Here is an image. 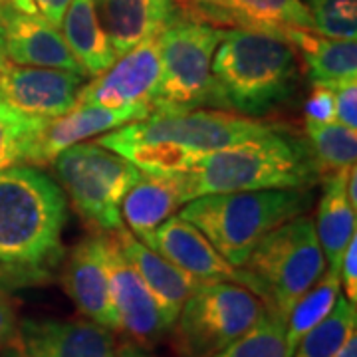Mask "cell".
Wrapping results in <instances>:
<instances>
[{
    "label": "cell",
    "instance_id": "1",
    "mask_svg": "<svg viewBox=\"0 0 357 357\" xmlns=\"http://www.w3.org/2000/svg\"><path fill=\"white\" fill-rule=\"evenodd\" d=\"M68 199L34 165L0 171V276L6 290L40 286L64 260Z\"/></svg>",
    "mask_w": 357,
    "mask_h": 357
},
{
    "label": "cell",
    "instance_id": "2",
    "mask_svg": "<svg viewBox=\"0 0 357 357\" xmlns=\"http://www.w3.org/2000/svg\"><path fill=\"white\" fill-rule=\"evenodd\" d=\"M211 77L217 109L262 119L296 96L298 54L280 36L225 28L211 62Z\"/></svg>",
    "mask_w": 357,
    "mask_h": 357
},
{
    "label": "cell",
    "instance_id": "3",
    "mask_svg": "<svg viewBox=\"0 0 357 357\" xmlns=\"http://www.w3.org/2000/svg\"><path fill=\"white\" fill-rule=\"evenodd\" d=\"M321 169L307 139L278 128L262 137L203 155L183 175L187 203L204 195L314 189Z\"/></svg>",
    "mask_w": 357,
    "mask_h": 357
},
{
    "label": "cell",
    "instance_id": "4",
    "mask_svg": "<svg viewBox=\"0 0 357 357\" xmlns=\"http://www.w3.org/2000/svg\"><path fill=\"white\" fill-rule=\"evenodd\" d=\"M312 203V189L204 195L183 204L178 217L201 230L229 264L243 268L270 230L306 215Z\"/></svg>",
    "mask_w": 357,
    "mask_h": 357
},
{
    "label": "cell",
    "instance_id": "5",
    "mask_svg": "<svg viewBox=\"0 0 357 357\" xmlns=\"http://www.w3.org/2000/svg\"><path fill=\"white\" fill-rule=\"evenodd\" d=\"M243 268L258 282L264 306L286 321L294 304L328 268L314 218L300 215L270 230Z\"/></svg>",
    "mask_w": 357,
    "mask_h": 357
},
{
    "label": "cell",
    "instance_id": "6",
    "mask_svg": "<svg viewBox=\"0 0 357 357\" xmlns=\"http://www.w3.org/2000/svg\"><path fill=\"white\" fill-rule=\"evenodd\" d=\"M56 177L82 220L98 232L123 229L121 203L141 171L98 143H76L52 161Z\"/></svg>",
    "mask_w": 357,
    "mask_h": 357
},
{
    "label": "cell",
    "instance_id": "7",
    "mask_svg": "<svg viewBox=\"0 0 357 357\" xmlns=\"http://www.w3.org/2000/svg\"><path fill=\"white\" fill-rule=\"evenodd\" d=\"M264 312V302L230 282H203L185 300L171 328L177 357H215L241 340Z\"/></svg>",
    "mask_w": 357,
    "mask_h": 357
},
{
    "label": "cell",
    "instance_id": "8",
    "mask_svg": "<svg viewBox=\"0 0 357 357\" xmlns=\"http://www.w3.org/2000/svg\"><path fill=\"white\" fill-rule=\"evenodd\" d=\"M225 28L178 18L159 34L161 77L151 103V114H181L215 107L211 62Z\"/></svg>",
    "mask_w": 357,
    "mask_h": 357
},
{
    "label": "cell",
    "instance_id": "9",
    "mask_svg": "<svg viewBox=\"0 0 357 357\" xmlns=\"http://www.w3.org/2000/svg\"><path fill=\"white\" fill-rule=\"evenodd\" d=\"M131 133L143 139L159 141L183 149L187 153L206 155L244 141L262 137L280 126L266 123L225 109H191L181 114H151L128 123Z\"/></svg>",
    "mask_w": 357,
    "mask_h": 357
},
{
    "label": "cell",
    "instance_id": "10",
    "mask_svg": "<svg viewBox=\"0 0 357 357\" xmlns=\"http://www.w3.org/2000/svg\"><path fill=\"white\" fill-rule=\"evenodd\" d=\"M115 347V332L86 318H28L0 357H114Z\"/></svg>",
    "mask_w": 357,
    "mask_h": 357
},
{
    "label": "cell",
    "instance_id": "11",
    "mask_svg": "<svg viewBox=\"0 0 357 357\" xmlns=\"http://www.w3.org/2000/svg\"><path fill=\"white\" fill-rule=\"evenodd\" d=\"M0 34L10 64L56 68L84 76L62 30L46 20L32 0H0Z\"/></svg>",
    "mask_w": 357,
    "mask_h": 357
},
{
    "label": "cell",
    "instance_id": "12",
    "mask_svg": "<svg viewBox=\"0 0 357 357\" xmlns=\"http://www.w3.org/2000/svg\"><path fill=\"white\" fill-rule=\"evenodd\" d=\"M161 77L159 36L145 40L119 56L103 74L84 84L77 103L103 107H151Z\"/></svg>",
    "mask_w": 357,
    "mask_h": 357
},
{
    "label": "cell",
    "instance_id": "13",
    "mask_svg": "<svg viewBox=\"0 0 357 357\" xmlns=\"http://www.w3.org/2000/svg\"><path fill=\"white\" fill-rule=\"evenodd\" d=\"M62 286L82 318L119 332V316L114 306L107 272V232L93 230L68 255Z\"/></svg>",
    "mask_w": 357,
    "mask_h": 357
},
{
    "label": "cell",
    "instance_id": "14",
    "mask_svg": "<svg viewBox=\"0 0 357 357\" xmlns=\"http://www.w3.org/2000/svg\"><path fill=\"white\" fill-rule=\"evenodd\" d=\"M199 282H230L248 288L260 298L258 282L244 270L229 264L197 227L185 218L171 217L143 243Z\"/></svg>",
    "mask_w": 357,
    "mask_h": 357
},
{
    "label": "cell",
    "instance_id": "15",
    "mask_svg": "<svg viewBox=\"0 0 357 357\" xmlns=\"http://www.w3.org/2000/svg\"><path fill=\"white\" fill-rule=\"evenodd\" d=\"M86 77L56 68L6 66L0 77V102L40 119H56L77 105Z\"/></svg>",
    "mask_w": 357,
    "mask_h": 357
},
{
    "label": "cell",
    "instance_id": "16",
    "mask_svg": "<svg viewBox=\"0 0 357 357\" xmlns=\"http://www.w3.org/2000/svg\"><path fill=\"white\" fill-rule=\"evenodd\" d=\"M107 272H109L114 306L121 326L119 332L128 333L129 342H135L141 347H149L169 335L171 328L165 321L159 302L143 282L139 272L119 250L109 232H107Z\"/></svg>",
    "mask_w": 357,
    "mask_h": 357
},
{
    "label": "cell",
    "instance_id": "17",
    "mask_svg": "<svg viewBox=\"0 0 357 357\" xmlns=\"http://www.w3.org/2000/svg\"><path fill=\"white\" fill-rule=\"evenodd\" d=\"M183 14L218 28H238L284 38L290 28L314 30L302 0H181Z\"/></svg>",
    "mask_w": 357,
    "mask_h": 357
},
{
    "label": "cell",
    "instance_id": "18",
    "mask_svg": "<svg viewBox=\"0 0 357 357\" xmlns=\"http://www.w3.org/2000/svg\"><path fill=\"white\" fill-rule=\"evenodd\" d=\"M151 115V107H103L96 103H77L72 112L62 117L48 119L34 141L26 165H48L64 149L84 143L89 137L141 121Z\"/></svg>",
    "mask_w": 357,
    "mask_h": 357
},
{
    "label": "cell",
    "instance_id": "19",
    "mask_svg": "<svg viewBox=\"0 0 357 357\" xmlns=\"http://www.w3.org/2000/svg\"><path fill=\"white\" fill-rule=\"evenodd\" d=\"M96 8L117 58L183 18L178 0H96Z\"/></svg>",
    "mask_w": 357,
    "mask_h": 357
},
{
    "label": "cell",
    "instance_id": "20",
    "mask_svg": "<svg viewBox=\"0 0 357 357\" xmlns=\"http://www.w3.org/2000/svg\"><path fill=\"white\" fill-rule=\"evenodd\" d=\"M109 234L114 236V241L119 246V250L123 252V256L139 272L143 282L147 284V288L151 290L155 300L159 302L169 328H173L185 300L203 282L192 278L191 274H187L185 270L171 264L167 258L157 255L149 246H145L126 227L115 230V232H109Z\"/></svg>",
    "mask_w": 357,
    "mask_h": 357
},
{
    "label": "cell",
    "instance_id": "21",
    "mask_svg": "<svg viewBox=\"0 0 357 357\" xmlns=\"http://www.w3.org/2000/svg\"><path fill=\"white\" fill-rule=\"evenodd\" d=\"M187 203L183 175L175 177H141L121 203V220L129 232L147 243L159 225L175 215Z\"/></svg>",
    "mask_w": 357,
    "mask_h": 357
},
{
    "label": "cell",
    "instance_id": "22",
    "mask_svg": "<svg viewBox=\"0 0 357 357\" xmlns=\"http://www.w3.org/2000/svg\"><path fill=\"white\" fill-rule=\"evenodd\" d=\"M284 40L302 56L304 70L312 86L335 89L357 79V42L321 36L306 28L286 30Z\"/></svg>",
    "mask_w": 357,
    "mask_h": 357
},
{
    "label": "cell",
    "instance_id": "23",
    "mask_svg": "<svg viewBox=\"0 0 357 357\" xmlns=\"http://www.w3.org/2000/svg\"><path fill=\"white\" fill-rule=\"evenodd\" d=\"M347 175L349 169L326 173L321 177V195L318 204V234L321 252L326 256V264L335 272H340L342 258H344L351 238L356 236V215L357 211L347 199Z\"/></svg>",
    "mask_w": 357,
    "mask_h": 357
},
{
    "label": "cell",
    "instance_id": "24",
    "mask_svg": "<svg viewBox=\"0 0 357 357\" xmlns=\"http://www.w3.org/2000/svg\"><path fill=\"white\" fill-rule=\"evenodd\" d=\"M60 26L66 44L86 77L100 76L117 60L100 22L96 0H70Z\"/></svg>",
    "mask_w": 357,
    "mask_h": 357
},
{
    "label": "cell",
    "instance_id": "25",
    "mask_svg": "<svg viewBox=\"0 0 357 357\" xmlns=\"http://www.w3.org/2000/svg\"><path fill=\"white\" fill-rule=\"evenodd\" d=\"M340 292H342L340 272L326 268L321 278L294 304L288 318L284 321L286 357H292L302 337L332 312Z\"/></svg>",
    "mask_w": 357,
    "mask_h": 357
},
{
    "label": "cell",
    "instance_id": "26",
    "mask_svg": "<svg viewBox=\"0 0 357 357\" xmlns=\"http://www.w3.org/2000/svg\"><path fill=\"white\" fill-rule=\"evenodd\" d=\"M357 333V310L344 294L332 312L302 337L292 357H337L351 335Z\"/></svg>",
    "mask_w": 357,
    "mask_h": 357
},
{
    "label": "cell",
    "instance_id": "27",
    "mask_svg": "<svg viewBox=\"0 0 357 357\" xmlns=\"http://www.w3.org/2000/svg\"><path fill=\"white\" fill-rule=\"evenodd\" d=\"M307 143L314 151L321 175L351 169L357 159V131L340 121L312 123L306 121Z\"/></svg>",
    "mask_w": 357,
    "mask_h": 357
},
{
    "label": "cell",
    "instance_id": "28",
    "mask_svg": "<svg viewBox=\"0 0 357 357\" xmlns=\"http://www.w3.org/2000/svg\"><path fill=\"white\" fill-rule=\"evenodd\" d=\"M46 121L0 102V171L26 165L28 153Z\"/></svg>",
    "mask_w": 357,
    "mask_h": 357
},
{
    "label": "cell",
    "instance_id": "29",
    "mask_svg": "<svg viewBox=\"0 0 357 357\" xmlns=\"http://www.w3.org/2000/svg\"><path fill=\"white\" fill-rule=\"evenodd\" d=\"M215 357H286L284 319L264 306L255 326Z\"/></svg>",
    "mask_w": 357,
    "mask_h": 357
},
{
    "label": "cell",
    "instance_id": "30",
    "mask_svg": "<svg viewBox=\"0 0 357 357\" xmlns=\"http://www.w3.org/2000/svg\"><path fill=\"white\" fill-rule=\"evenodd\" d=\"M314 32L337 40L357 38V0H302Z\"/></svg>",
    "mask_w": 357,
    "mask_h": 357
},
{
    "label": "cell",
    "instance_id": "31",
    "mask_svg": "<svg viewBox=\"0 0 357 357\" xmlns=\"http://www.w3.org/2000/svg\"><path fill=\"white\" fill-rule=\"evenodd\" d=\"M306 121L312 123H332L335 121V93L330 88L314 86L310 98L304 103Z\"/></svg>",
    "mask_w": 357,
    "mask_h": 357
},
{
    "label": "cell",
    "instance_id": "32",
    "mask_svg": "<svg viewBox=\"0 0 357 357\" xmlns=\"http://www.w3.org/2000/svg\"><path fill=\"white\" fill-rule=\"evenodd\" d=\"M335 93V121L347 128H357V79L345 82L333 89Z\"/></svg>",
    "mask_w": 357,
    "mask_h": 357
},
{
    "label": "cell",
    "instance_id": "33",
    "mask_svg": "<svg viewBox=\"0 0 357 357\" xmlns=\"http://www.w3.org/2000/svg\"><path fill=\"white\" fill-rule=\"evenodd\" d=\"M340 284L344 288V296L356 304L357 302V234L351 238V243L345 250L340 266Z\"/></svg>",
    "mask_w": 357,
    "mask_h": 357
},
{
    "label": "cell",
    "instance_id": "34",
    "mask_svg": "<svg viewBox=\"0 0 357 357\" xmlns=\"http://www.w3.org/2000/svg\"><path fill=\"white\" fill-rule=\"evenodd\" d=\"M16 328H18V319H16L13 300L6 292H0V347L8 344Z\"/></svg>",
    "mask_w": 357,
    "mask_h": 357
},
{
    "label": "cell",
    "instance_id": "35",
    "mask_svg": "<svg viewBox=\"0 0 357 357\" xmlns=\"http://www.w3.org/2000/svg\"><path fill=\"white\" fill-rule=\"evenodd\" d=\"M32 2L36 4V8L46 20H50L52 24L60 28L70 0H32Z\"/></svg>",
    "mask_w": 357,
    "mask_h": 357
},
{
    "label": "cell",
    "instance_id": "36",
    "mask_svg": "<svg viewBox=\"0 0 357 357\" xmlns=\"http://www.w3.org/2000/svg\"><path fill=\"white\" fill-rule=\"evenodd\" d=\"M114 357H151L147 354L145 347H141L135 342H123L121 345L115 347Z\"/></svg>",
    "mask_w": 357,
    "mask_h": 357
},
{
    "label": "cell",
    "instance_id": "37",
    "mask_svg": "<svg viewBox=\"0 0 357 357\" xmlns=\"http://www.w3.org/2000/svg\"><path fill=\"white\" fill-rule=\"evenodd\" d=\"M337 357H357V333L349 337V342L344 345V349L340 351Z\"/></svg>",
    "mask_w": 357,
    "mask_h": 357
},
{
    "label": "cell",
    "instance_id": "38",
    "mask_svg": "<svg viewBox=\"0 0 357 357\" xmlns=\"http://www.w3.org/2000/svg\"><path fill=\"white\" fill-rule=\"evenodd\" d=\"M6 66H8V58H6V54H4V44H2V34H0V77L4 74Z\"/></svg>",
    "mask_w": 357,
    "mask_h": 357
},
{
    "label": "cell",
    "instance_id": "39",
    "mask_svg": "<svg viewBox=\"0 0 357 357\" xmlns=\"http://www.w3.org/2000/svg\"><path fill=\"white\" fill-rule=\"evenodd\" d=\"M0 292H8L6 286H4V282H2V276H0Z\"/></svg>",
    "mask_w": 357,
    "mask_h": 357
},
{
    "label": "cell",
    "instance_id": "40",
    "mask_svg": "<svg viewBox=\"0 0 357 357\" xmlns=\"http://www.w3.org/2000/svg\"><path fill=\"white\" fill-rule=\"evenodd\" d=\"M178 2H181V0H178Z\"/></svg>",
    "mask_w": 357,
    "mask_h": 357
}]
</instances>
